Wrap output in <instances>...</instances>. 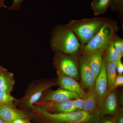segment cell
<instances>
[{
  "label": "cell",
  "mask_w": 123,
  "mask_h": 123,
  "mask_svg": "<svg viewBox=\"0 0 123 123\" xmlns=\"http://www.w3.org/2000/svg\"><path fill=\"white\" fill-rule=\"evenodd\" d=\"M12 123H30L25 119L18 118L15 120Z\"/></svg>",
  "instance_id": "cell-29"
},
{
  "label": "cell",
  "mask_w": 123,
  "mask_h": 123,
  "mask_svg": "<svg viewBox=\"0 0 123 123\" xmlns=\"http://www.w3.org/2000/svg\"><path fill=\"white\" fill-rule=\"evenodd\" d=\"M115 50L121 56L123 55V41L120 38L115 37L112 41Z\"/></svg>",
  "instance_id": "cell-21"
},
{
  "label": "cell",
  "mask_w": 123,
  "mask_h": 123,
  "mask_svg": "<svg viewBox=\"0 0 123 123\" xmlns=\"http://www.w3.org/2000/svg\"><path fill=\"white\" fill-rule=\"evenodd\" d=\"M73 104L76 111H82L84 105V99L80 98L72 100Z\"/></svg>",
  "instance_id": "cell-24"
},
{
  "label": "cell",
  "mask_w": 123,
  "mask_h": 123,
  "mask_svg": "<svg viewBox=\"0 0 123 123\" xmlns=\"http://www.w3.org/2000/svg\"><path fill=\"white\" fill-rule=\"evenodd\" d=\"M106 50V56L105 58L106 62H117L123 57L115 50L112 42Z\"/></svg>",
  "instance_id": "cell-19"
},
{
  "label": "cell",
  "mask_w": 123,
  "mask_h": 123,
  "mask_svg": "<svg viewBox=\"0 0 123 123\" xmlns=\"http://www.w3.org/2000/svg\"><path fill=\"white\" fill-rule=\"evenodd\" d=\"M57 74L58 83L62 89L74 92L78 95L80 98L84 99L86 92L84 91L77 80L72 77L64 75L58 70Z\"/></svg>",
  "instance_id": "cell-8"
},
{
  "label": "cell",
  "mask_w": 123,
  "mask_h": 123,
  "mask_svg": "<svg viewBox=\"0 0 123 123\" xmlns=\"http://www.w3.org/2000/svg\"><path fill=\"white\" fill-rule=\"evenodd\" d=\"M120 102L121 103V104H123V95L122 93V95H121V96H120Z\"/></svg>",
  "instance_id": "cell-31"
},
{
  "label": "cell",
  "mask_w": 123,
  "mask_h": 123,
  "mask_svg": "<svg viewBox=\"0 0 123 123\" xmlns=\"http://www.w3.org/2000/svg\"><path fill=\"white\" fill-rule=\"evenodd\" d=\"M94 0H92V1H94Z\"/></svg>",
  "instance_id": "cell-35"
},
{
  "label": "cell",
  "mask_w": 123,
  "mask_h": 123,
  "mask_svg": "<svg viewBox=\"0 0 123 123\" xmlns=\"http://www.w3.org/2000/svg\"><path fill=\"white\" fill-rule=\"evenodd\" d=\"M15 100V98L11 96L10 94L0 89V102L3 105L12 106Z\"/></svg>",
  "instance_id": "cell-20"
},
{
  "label": "cell",
  "mask_w": 123,
  "mask_h": 123,
  "mask_svg": "<svg viewBox=\"0 0 123 123\" xmlns=\"http://www.w3.org/2000/svg\"><path fill=\"white\" fill-rule=\"evenodd\" d=\"M55 85L56 83H49L42 85L36 88L31 93L27 99L26 104L28 107L34 108L33 104L40 98L44 91Z\"/></svg>",
  "instance_id": "cell-15"
},
{
  "label": "cell",
  "mask_w": 123,
  "mask_h": 123,
  "mask_svg": "<svg viewBox=\"0 0 123 123\" xmlns=\"http://www.w3.org/2000/svg\"><path fill=\"white\" fill-rule=\"evenodd\" d=\"M25 0H13L12 4L7 8L12 11H18L20 10Z\"/></svg>",
  "instance_id": "cell-23"
},
{
  "label": "cell",
  "mask_w": 123,
  "mask_h": 123,
  "mask_svg": "<svg viewBox=\"0 0 123 123\" xmlns=\"http://www.w3.org/2000/svg\"><path fill=\"white\" fill-rule=\"evenodd\" d=\"M0 117L6 123H12L17 119H25L26 116L14 109L12 106L4 105L0 107Z\"/></svg>",
  "instance_id": "cell-12"
},
{
  "label": "cell",
  "mask_w": 123,
  "mask_h": 123,
  "mask_svg": "<svg viewBox=\"0 0 123 123\" xmlns=\"http://www.w3.org/2000/svg\"><path fill=\"white\" fill-rule=\"evenodd\" d=\"M1 74V73L0 71V75Z\"/></svg>",
  "instance_id": "cell-34"
},
{
  "label": "cell",
  "mask_w": 123,
  "mask_h": 123,
  "mask_svg": "<svg viewBox=\"0 0 123 123\" xmlns=\"http://www.w3.org/2000/svg\"><path fill=\"white\" fill-rule=\"evenodd\" d=\"M14 84L12 74L8 73L0 75V89L10 94Z\"/></svg>",
  "instance_id": "cell-16"
},
{
  "label": "cell",
  "mask_w": 123,
  "mask_h": 123,
  "mask_svg": "<svg viewBox=\"0 0 123 123\" xmlns=\"http://www.w3.org/2000/svg\"><path fill=\"white\" fill-rule=\"evenodd\" d=\"M115 33L114 26L106 22L86 44L81 46L80 50L85 54L97 51L104 52L115 37Z\"/></svg>",
  "instance_id": "cell-4"
},
{
  "label": "cell",
  "mask_w": 123,
  "mask_h": 123,
  "mask_svg": "<svg viewBox=\"0 0 123 123\" xmlns=\"http://www.w3.org/2000/svg\"><path fill=\"white\" fill-rule=\"evenodd\" d=\"M5 0H0V9L2 8H8L5 4Z\"/></svg>",
  "instance_id": "cell-30"
},
{
  "label": "cell",
  "mask_w": 123,
  "mask_h": 123,
  "mask_svg": "<svg viewBox=\"0 0 123 123\" xmlns=\"http://www.w3.org/2000/svg\"><path fill=\"white\" fill-rule=\"evenodd\" d=\"M103 53L104 52L97 51L85 54L90 67L96 79L102 68L103 62Z\"/></svg>",
  "instance_id": "cell-11"
},
{
  "label": "cell",
  "mask_w": 123,
  "mask_h": 123,
  "mask_svg": "<svg viewBox=\"0 0 123 123\" xmlns=\"http://www.w3.org/2000/svg\"><path fill=\"white\" fill-rule=\"evenodd\" d=\"M80 75L83 87L89 90H94L96 78L91 69L85 54L79 58Z\"/></svg>",
  "instance_id": "cell-7"
},
{
  "label": "cell",
  "mask_w": 123,
  "mask_h": 123,
  "mask_svg": "<svg viewBox=\"0 0 123 123\" xmlns=\"http://www.w3.org/2000/svg\"><path fill=\"white\" fill-rule=\"evenodd\" d=\"M70 55L57 52L55 57V65L58 71L77 80L79 78L78 65L75 58Z\"/></svg>",
  "instance_id": "cell-5"
},
{
  "label": "cell",
  "mask_w": 123,
  "mask_h": 123,
  "mask_svg": "<svg viewBox=\"0 0 123 123\" xmlns=\"http://www.w3.org/2000/svg\"><path fill=\"white\" fill-rule=\"evenodd\" d=\"M84 105L82 111L89 113H94L99 111L98 99L94 90H89L84 99Z\"/></svg>",
  "instance_id": "cell-14"
},
{
  "label": "cell",
  "mask_w": 123,
  "mask_h": 123,
  "mask_svg": "<svg viewBox=\"0 0 123 123\" xmlns=\"http://www.w3.org/2000/svg\"><path fill=\"white\" fill-rule=\"evenodd\" d=\"M106 66V62L105 58V57H103L102 68L95 80L94 90L98 99L99 111L101 110L109 94Z\"/></svg>",
  "instance_id": "cell-6"
},
{
  "label": "cell",
  "mask_w": 123,
  "mask_h": 123,
  "mask_svg": "<svg viewBox=\"0 0 123 123\" xmlns=\"http://www.w3.org/2000/svg\"><path fill=\"white\" fill-rule=\"evenodd\" d=\"M118 103L116 92L115 90L108 95L102 106L99 111L101 116L110 115L114 116L117 111Z\"/></svg>",
  "instance_id": "cell-10"
},
{
  "label": "cell",
  "mask_w": 123,
  "mask_h": 123,
  "mask_svg": "<svg viewBox=\"0 0 123 123\" xmlns=\"http://www.w3.org/2000/svg\"><path fill=\"white\" fill-rule=\"evenodd\" d=\"M110 6L113 10L122 11L123 10V0H111Z\"/></svg>",
  "instance_id": "cell-22"
},
{
  "label": "cell",
  "mask_w": 123,
  "mask_h": 123,
  "mask_svg": "<svg viewBox=\"0 0 123 123\" xmlns=\"http://www.w3.org/2000/svg\"><path fill=\"white\" fill-rule=\"evenodd\" d=\"M0 123H6L0 117Z\"/></svg>",
  "instance_id": "cell-32"
},
{
  "label": "cell",
  "mask_w": 123,
  "mask_h": 123,
  "mask_svg": "<svg viewBox=\"0 0 123 123\" xmlns=\"http://www.w3.org/2000/svg\"><path fill=\"white\" fill-rule=\"evenodd\" d=\"M107 77L109 93L112 90V87L117 77L116 62H106Z\"/></svg>",
  "instance_id": "cell-17"
},
{
  "label": "cell",
  "mask_w": 123,
  "mask_h": 123,
  "mask_svg": "<svg viewBox=\"0 0 123 123\" xmlns=\"http://www.w3.org/2000/svg\"><path fill=\"white\" fill-rule=\"evenodd\" d=\"M40 111L52 123H99L101 116L99 111L93 113L83 111L52 113L43 109H40Z\"/></svg>",
  "instance_id": "cell-3"
},
{
  "label": "cell",
  "mask_w": 123,
  "mask_h": 123,
  "mask_svg": "<svg viewBox=\"0 0 123 123\" xmlns=\"http://www.w3.org/2000/svg\"><path fill=\"white\" fill-rule=\"evenodd\" d=\"M121 59L118 60L116 62V70L119 75H122L123 73V64Z\"/></svg>",
  "instance_id": "cell-26"
},
{
  "label": "cell",
  "mask_w": 123,
  "mask_h": 123,
  "mask_svg": "<svg viewBox=\"0 0 123 123\" xmlns=\"http://www.w3.org/2000/svg\"><path fill=\"white\" fill-rule=\"evenodd\" d=\"M3 105H2V104H1V103L0 102V107H1L2 106H3Z\"/></svg>",
  "instance_id": "cell-33"
},
{
  "label": "cell",
  "mask_w": 123,
  "mask_h": 123,
  "mask_svg": "<svg viewBox=\"0 0 123 123\" xmlns=\"http://www.w3.org/2000/svg\"><path fill=\"white\" fill-rule=\"evenodd\" d=\"M111 0H94L91 2V7L95 15L105 13L110 6Z\"/></svg>",
  "instance_id": "cell-18"
},
{
  "label": "cell",
  "mask_w": 123,
  "mask_h": 123,
  "mask_svg": "<svg viewBox=\"0 0 123 123\" xmlns=\"http://www.w3.org/2000/svg\"><path fill=\"white\" fill-rule=\"evenodd\" d=\"M116 115V117L115 118L116 120L117 123H123V112L122 111L118 112L117 111L116 114L115 115Z\"/></svg>",
  "instance_id": "cell-27"
},
{
  "label": "cell",
  "mask_w": 123,
  "mask_h": 123,
  "mask_svg": "<svg viewBox=\"0 0 123 123\" xmlns=\"http://www.w3.org/2000/svg\"><path fill=\"white\" fill-rule=\"evenodd\" d=\"M80 97L77 94L64 89H59L47 95L45 100L53 102H63L79 98Z\"/></svg>",
  "instance_id": "cell-9"
},
{
  "label": "cell",
  "mask_w": 123,
  "mask_h": 123,
  "mask_svg": "<svg viewBox=\"0 0 123 123\" xmlns=\"http://www.w3.org/2000/svg\"><path fill=\"white\" fill-rule=\"evenodd\" d=\"M106 22L103 18H95L73 20L66 25L74 33L82 46L86 44Z\"/></svg>",
  "instance_id": "cell-2"
},
{
  "label": "cell",
  "mask_w": 123,
  "mask_h": 123,
  "mask_svg": "<svg viewBox=\"0 0 123 123\" xmlns=\"http://www.w3.org/2000/svg\"><path fill=\"white\" fill-rule=\"evenodd\" d=\"M99 123H117L115 118H105L101 120Z\"/></svg>",
  "instance_id": "cell-28"
},
{
  "label": "cell",
  "mask_w": 123,
  "mask_h": 123,
  "mask_svg": "<svg viewBox=\"0 0 123 123\" xmlns=\"http://www.w3.org/2000/svg\"><path fill=\"white\" fill-rule=\"evenodd\" d=\"M123 85V76L122 75H118L117 76L115 80L112 90H114L117 87L119 86H121Z\"/></svg>",
  "instance_id": "cell-25"
},
{
  "label": "cell",
  "mask_w": 123,
  "mask_h": 123,
  "mask_svg": "<svg viewBox=\"0 0 123 123\" xmlns=\"http://www.w3.org/2000/svg\"><path fill=\"white\" fill-rule=\"evenodd\" d=\"M51 45L56 52L70 55L77 54L81 46L75 34L66 25L57 27L54 30Z\"/></svg>",
  "instance_id": "cell-1"
},
{
  "label": "cell",
  "mask_w": 123,
  "mask_h": 123,
  "mask_svg": "<svg viewBox=\"0 0 123 123\" xmlns=\"http://www.w3.org/2000/svg\"><path fill=\"white\" fill-rule=\"evenodd\" d=\"M45 107L47 109L55 113H64L76 111L73 104L72 100L59 102L48 101L45 104Z\"/></svg>",
  "instance_id": "cell-13"
}]
</instances>
